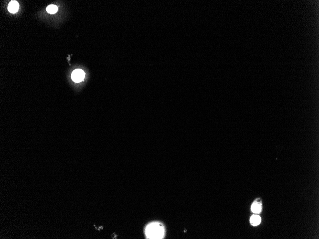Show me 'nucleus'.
Returning a JSON list of instances; mask_svg holds the SVG:
<instances>
[{"label":"nucleus","instance_id":"3","mask_svg":"<svg viewBox=\"0 0 319 239\" xmlns=\"http://www.w3.org/2000/svg\"><path fill=\"white\" fill-rule=\"evenodd\" d=\"M19 3L15 1H12L9 3L8 10L11 13H15L19 9Z\"/></svg>","mask_w":319,"mask_h":239},{"label":"nucleus","instance_id":"4","mask_svg":"<svg viewBox=\"0 0 319 239\" xmlns=\"http://www.w3.org/2000/svg\"><path fill=\"white\" fill-rule=\"evenodd\" d=\"M251 210L254 213H260L261 210V204L257 202H255L251 206Z\"/></svg>","mask_w":319,"mask_h":239},{"label":"nucleus","instance_id":"6","mask_svg":"<svg viewBox=\"0 0 319 239\" xmlns=\"http://www.w3.org/2000/svg\"><path fill=\"white\" fill-rule=\"evenodd\" d=\"M46 11L50 14H54L58 12V8L55 5H50L46 8Z\"/></svg>","mask_w":319,"mask_h":239},{"label":"nucleus","instance_id":"2","mask_svg":"<svg viewBox=\"0 0 319 239\" xmlns=\"http://www.w3.org/2000/svg\"><path fill=\"white\" fill-rule=\"evenodd\" d=\"M85 76L84 71L81 69H76L72 73V79L75 82L79 83L82 81Z\"/></svg>","mask_w":319,"mask_h":239},{"label":"nucleus","instance_id":"1","mask_svg":"<svg viewBox=\"0 0 319 239\" xmlns=\"http://www.w3.org/2000/svg\"><path fill=\"white\" fill-rule=\"evenodd\" d=\"M145 232L149 239H162L165 234V230L160 223L154 222L147 227Z\"/></svg>","mask_w":319,"mask_h":239},{"label":"nucleus","instance_id":"5","mask_svg":"<svg viewBox=\"0 0 319 239\" xmlns=\"http://www.w3.org/2000/svg\"><path fill=\"white\" fill-rule=\"evenodd\" d=\"M250 223L253 226H257L261 222V218L259 215H253L250 218Z\"/></svg>","mask_w":319,"mask_h":239}]
</instances>
